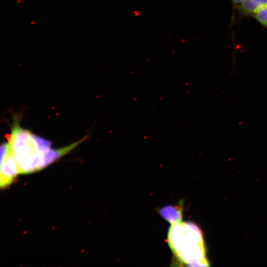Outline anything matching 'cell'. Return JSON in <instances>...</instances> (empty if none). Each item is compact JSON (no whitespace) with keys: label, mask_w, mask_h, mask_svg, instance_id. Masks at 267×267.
I'll return each instance as SVG.
<instances>
[{"label":"cell","mask_w":267,"mask_h":267,"mask_svg":"<svg viewBox=\"0 0 267 267\" xmlns=\"http://www.w3.org/2000/svg\"><path fill=\"white\" fill-rule=\"evenodd\" d=\"M18 174L19 167L9 146L8 152L0 162V188H7L14 181Z\"/></svg>","instance_id":"obj_3"},{"label":"cell","mask_w":267,"mask_h":267,"mask_svg":"<svg viewBox=\"0 0 267 267\" xmlns=\"http://www.w3.org/2000/svg\"><path fill=\"white\" fill-rule=\"evenodd\" d=\"M266 6L267 0H244L235 8L241 16L252 17L257 11Z\"/></svg>","instance_id":"obj_5"},{"label":"cell","mask_w":267,"mask_h":267,"mask_svg":"<svg viewBox=\"0 0 267 267\" xmlns=\"http://www.w3.org/2000/svg\"><path fill=\"white\" fill-rule=\"evenodd\" d=\"M33 137L36 143L38 150L40 153L43 154L50 149L51 144L50 141L34 134H33Z\"/></svg>","instance_id":"obj_8"},{"label":"cell","mask_w":267,"mask_h":267,"mask_svg":"<svg viewBox=\"0 0 267 267\" xmlns=\"http://www.w3.org/2000/svg\"><path fill=\"white\" fill-rule=\"evenodd\" d=\"M87 138V137L85 136L79 141L63 148L55 149L50 148L45 152L41 154V170L45 168L47 166L58 160L61 157L66 155L74 148L77 147L80 143L86 140Z\"/></svg>","instance_id":"obj_4"},{"label":"cell","mask_w":267,"mask_h":267,"mask_svg":"<svg viewBox=\"0 0 267 267\" xmlns=\"http://www.w3.org/2000/svg\"><path fill=\"white\" fill-rule=\"evenodd\" d=\"M9 149V144L8 143H4L0 146V162H1L6 156Z\"/></svg>","instance_id":"obj_9"},{"label":"cell","mask_w":267,"mask_h":267,"mask_svg":"<svg viewBox=\"0 0 267 267\" xmlns=\"http://www.w3.org/2000/svg\"><path fill=\"white\" fill-rule=\"evenodd\" d=\"M233 3V5L236 7L241 3L244 0H230Z\"/></svg>","instance_id":"obj_10"},{"label":"cell","mask_w":267,"mask_h":267,"mask_svg":"<svg viewBox=\"0 0 267 267\" xmlns=\"http://www.w3.org/2000/svg\"><path fill=\"white\" fill-rule=\"evenodd\" d=\"M167 242L180 263L190 267H209L206 247L200 228L191 222L171 224Z\"/></svg>","instance_id":"obj_1"},{"label":"cell","mask_w":267,"mask_h":267,"mask_svg":"<svg viewBox=\"0 0 267 267\" xmlns=\"http://www.w3.org/2000/svg\"><path fill=\"white\" fill-rule=\"evenodd\" d=\"M6 137L19 174H28L41 170L42 155L38 151L33 134L21 128L16 118L11 134Z\"/></svg>","instance_id":"obj_2"},{"label":"cell","mask_w":267,"mask_h":267,"mask_svg":"<svg viewBox=\"0 0 267 267\" xmlns=\"http://www.w3.org/2000/svg\"><path fill=\"white\" fill-rule=\"evenodd\" d=\"M182 202L177 205H167L159 210L160 216L171 224L181 222L182 218Z\"/></svg>","instance_id":"obj_6"},{"label":"cell","mask_w":267,"mask_h":267,"mask_svg":"<svg viewBox=\"0 0 267 267\" xmlns=\"http://www.w3.org/2000/svg\"><path fill=\"white\" fill-rule=\"evenodd\" d=\"M252 17L267 29V6L259 9Z\"/></svg>","instance_id":"obj_7"}]
</instances>
